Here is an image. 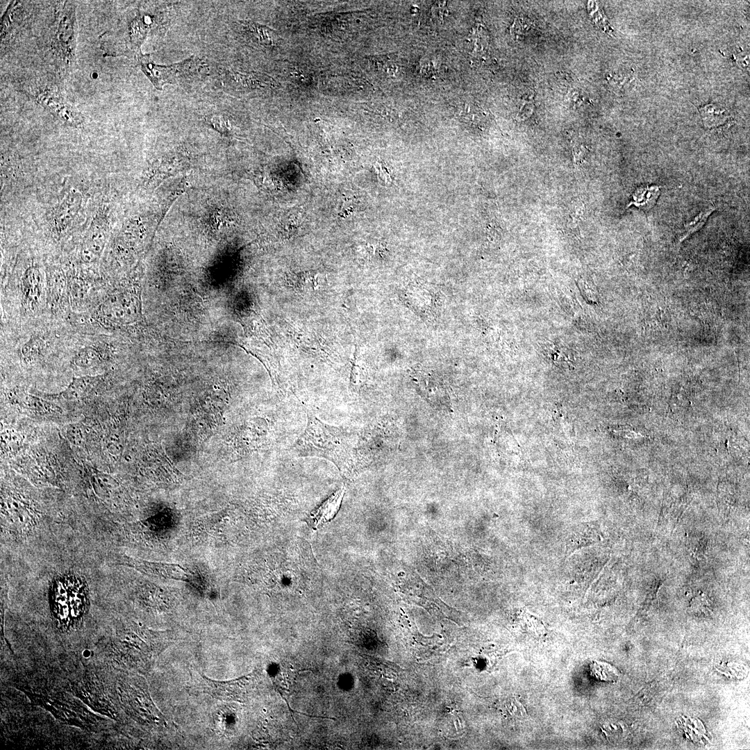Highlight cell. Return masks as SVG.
<instances>
[{
    "mask_svg": "<svg viewBox=\"0 0 750 750\" xmlns=\"http://www.w3.org/2000/svg\"><path fill=\"white\" fill-rule=\"evenodd\" d=\"M352 451L344 429L328 425L310 412L306 428L291 448L297 456H315L331 461L343 474L351 466Z\"/></svg>",
    "mask_w": 750,
    "mask_h": 750,
    "instance_id": "1",
    "label": "cell"
},
{
    "mask_svg": "<svg viewBox=\"0 0 750 750\" xmlns=\"http://www.w3.org/2000/svg\"><path fill=\"white\" fill-rule=\"evenodd\" d=\"M50 606L52 615L60 628L70 630L78 626L88 608L85 582L74 574L57 577L51 587Z\"/></svg>",
    "mask_w": 750,
    "mask_h": 750,
    "instance_id": "2",
    "label": "cell"
},
{
    "mask_svg": "<svg viewBox=\"0 0 750 750\" xmlns=\"http://www.w3.org/2000/svg\"><path fill=\"white\" fill-rule=\"evenodd\" d=\"M15 291L24 316H37L47 309V283L37 266L31 265L24 271Z\"/></svg>",
    "mask_w": 750,
    "mask_h": 750,
    "instance_id": "3",
    "label": "cell"
},
{
    "mask_svg": "<svg viewBox=\"0 0 750 750\" xmlns=\"http://www.w3.org/2000/svg\"><path fill=\"white\" fill-rule=\"evenodd\" d=\"M108 656L115 662L125 666L135 667L144 663L152 656L153 649L147 641L135 632L117 633L107 645Z\"/></svg>",
    "mask_w": 750,
    "mask_h": 750,
    "instance_id": "4",
    "label": "cell"
},
{
    "mask_svg": "<svg viewBox=\"0 0 750 750\" xmlns=\"http://www.w3.org/2000/svg\"><path fill=\"white\" fill-rule=\"evenodd\" d=\"M122 704L135 720L146 724H159L162 717L149 693L138 683H125L119 688Z\"/></svg>",
    "mask_w": 750,
    "mask_h": 750,
    "instance_id": "5",
    "label": "cell"
},
{
    "mask_svg": "<svg viewBox=\"0 0 750 750\" xmlns=\"http://www.w3.org/2000/svg\"><path fill=\"white\" fill-rule=\"evenodd\" d=\"M140 62L142 71L158 90H161L164 84L172 83L189 73L195 64L192 59H189L170 66L158 65L150 60L148 55H141Z\"/></svg>",
    "mask_w": 750,
    "mask_h": 750,
    "instance_id": "6",
    "label": "cell"
},
{
    "mask_svg": "<svg viewBox=\"0 0 750 750\" xmlns=\"http://www.w3.org/2000/svg\"><path fill=\"white\" fill-rule=\"evenodd\" d=\"M192 678L196 680L195 687L192 689L224 701H239L240 683L244 677L228 681H217L210 679L199 672L192 673Z\"/></svg>",
    "mask_w": 750,
    "mask_h": 750,
    "instance_id": "7",
    "label": "cell"
},
{
    "mask_svg": "<svg viewBox=\"0 0 750 750\" xmlns=\"http://www.w3.org/2000/svg\"><path fill=\"white\" fill-rule=\"evenodd\" d=\"M126 565L143 574L168 579L188 581L192 576L188 569L178 564L154 562L129 558Z\"/></svg>",
    "mask_w": 750,
    "mask_h": 750,
    "instance_id": "8",
    "label": "cell"
},
{
    "mask_svg": "<svg viewBox=\"0 0 750 750\" xmlns=\"http://www.w3.org/2000/svg\"><path fill=\"white\" fill-rule=\"evenodd\" d=\"M53 338L54 337L51 331L48 332L42 329L35 331L19 342L17 352L24 361L25 360H33L49 349L51 344H53L55 339L53 340Z\"/></svg>",
    "mask_w": 750,
    "mask_h": 750,
    "instance_id": "9",
    "label": "cell"
},
{
    "mask_svg": "<svg viewBox=\"0 0 750 750\" xmlns=\"http://www.w3.org/2000/svg\"><path fill=\"white\" fill-rule=\"evenodd\" d=\"M109 342L97 341L81 347L72 359L77 367L90 369L109 358Z\"/></svg>",
    "mask_w": 750,
    "mask_h": 750,
    "instance_id": "10",
    "label": "cell"
},
{
    "mask_svg": "<svg viewBox=\"0 0 750 750\" xmlns=\"http://www.w3.org/2000/svg\"><path fill=\"white\" fill-rule=\"evenodd\" d=\"M344 494V488L335 492L319 508L311 512L306 522L310 526L317 528L319 526L328 522L338 511Z\"/></svg>",
    "mask_w": 750,
    "mask_h": 750,
    "instance_id": "11",
    "label": "cell"
},
{
    "mask_svg": "<svg viewBox=\"0 0 750 750\" xmlns=\"http://www.w3.org/2000/svg\"><path fill=\"white\" fill-rule=\"evenodd\" d=\"M101 376H85L73 378L67 388L59 396L65 399H76L91 392L101 381Z\"/></svg>",
    "mask_w": 750,
    "mask_h": 750,
    "instance_id": "12",
    "label": "cell"
},
{
    "mask_svg": "<svg viewBox=\"0 0 750 750\" xmlns=\"http://www.w3.org/2000/svg\"><path fill=\"white\" fill-rule=\"evenodd\" d=\"M660 194V187L658 185L640 187L633 194V201L629 206L634 204L642 210H649L656 203Z\"/></svg>",
    "mask_w": 750,
    "mask_h": 750,
    "instance_id": "13",
    "label": "cell"
},
{
    "mask_svg": "<svg viewBox=\"0 0 750 750\" xmlns=\"http://www.w3.org/2000/svg\"><path fill=\"white\" fill-rule=\"evenodd\" d=\"M590 672L592 676L597 680L612 682L618 678L616 669L608 663L594 661L590 665Z\"/></svg>",
    "mask_w": 750,
    "mask_h": 750,
    "instance_id": "14",
    "label": "cell"
},
{
    "mask_svg": "<svg viewBox=\"0 0 750 750\" xmlns=\"http://www.w3.org/2000/svg\"><path fill=\"white\" fill-rule=\"evenodd\" d=\"M248 26L251 33L258 39L260 44L267 46L274 44L276 35L269 28L256 24H249Z\"/></svg>",
    "mask_w": 750,
    "mask_h": 750,
    "instance_id": "15",
    "label": "cell"
},
{
    "mask_svg": "<svg viewBox=\"0 0 750 750\" xmlns=\"http://www.w3.org/2000/svg\"><path fill=\"white\" fill-rule=\"evenodd\" d=\"M713 210L715 209L712 208H708L703 212H701L693 220L686 224L684 226L685 231V236L699 229L704 224L707 218Z\"/></svg>",
    "mask_w": 750,
    "mask_h": 750,
    "instance_id": "16",
    "label": "cell"
},
{
    "mask_svg": "<svg viewBox=\"0 0 750 750\" xmlns=\"http://www.w3.org/2000/svg\"><path fill=\"white\" fill-rule=\"evenodd\" d=\"M207 121L217 131L226 133L229 129L227 120L222 116L213 115L208 117Z\"/></svg>",
    "mask_w": 750,
    "mask_h": 750,
    "instance_id": "17",
    "label": "cell"
},
{
    "mask_svg": "<svg viewBox=\"0 0 750 750\" xmlns=\"http://www.w3.org/2000/svg\"><path fill=\"white\" fill-rule=\"evenodd\" d=\"M585 153L586 149L583 145L577 144L573 146V155L576 165H578L581 160L585 158Z\"/></svg>",
    "mask_w": 750,
    "mask_h": 750,
    "instance_id": "18",
    "label": "cell"
},
{
    "mask_svg": "<svg viewBox=\"0 0 750 750\" xmlns=\"http://www.w3.org/2000/svg\"><path fill=\"white\" fill-rule=\"evenodd\" d=\"M285 701H286V702H287V704H288V708H289V710H290L291 711V712H297V713H299V714H301V715H306V716H308V717H315V718L317 717V718H323V719H330L335 720V718H333V717H322V716H320V717H319V716H312V715H307V714H306V713L300 712H299V711H297V710H292V709H291V708H290V706H289V703H288V701H287V700H285Z\"/></svg>",
    "mask_w": 750,
    "mask_h": 750,
    "instance_id": "19",
    "label": "cell"
}]
</instances>
